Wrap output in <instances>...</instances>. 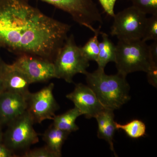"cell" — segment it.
<instances>
[{
  "label": "cell",
  "instance_id": "obj_18",
  "mask_svg": "<svg viewBox=\"0 0 157 157\" xmlns=\"http://www.w3.org/2000/svg\"><path fill=\"white\" fill-rule=\"evenodd\" d=\"M101 26L96 29L94 33V36L92 37L84 46L80 47L82 52L84 56L89 61H97L99 52V42L98 37L100 32Z\"/></svg>",
  "mask_w": 157,
  "mask_h": 157
},
{
  "label": "cell",
  "instance_id": "obj_8",
  "mask_svg": "<svg viewBox=\"0 0 157 157\" xmlns=\"http://www.w3.org/2000/svg\"><path fill=\"white\" fill-rule=\"evenodd\" d=\"M54 84L50 83L36 92L29 94L27 98V111L34 124L46 120H53L59 108L54 96Z\"/></svg>",
  "mask_w": 157,
  "mask_h": 157
},
{
  "label": "cell",
  "instance_id": "obj_17",
  "mask_svg": "<svg viewBox=\"0 0 157 157\" xmlns=\"http://www.w3.org/2000/svg\"><path fill=\"white\" fill-rule=\"evenodd\" d=\"M117 130H122L130 138L138 139L146 135L145 124L139 120H133L126 124H122L115 122Z\"/></svg>",
  "mask_w": 157,
  "mask_h": 157
},
{
  "label": "cell",
  "instance_id": "obj_5",
  "mask_svg": "<svg viewBox=\"0 0 157 157\" xmlns=\"http://www.w3.org/2000/svg\"><path fill=\"white\" fill-rule=\"evenodd\" d=\"M111 28L112 36L120 41L140 40L143 38L147 17L146 14L132 6L113 16Z\"/></svg>",
  "mask_w": 157,
  "mask_h": 157
},
{
  "label": "cell",
  "instance_id": "obj_12",
  "mask_svg": "<svg viewBox=\"0 0 157 157\" xmlns=\"http://www.w3.org/2000/svg\"><path fill=\"white\" fill-rule=\"evenodd\" d=\"M2 78L5 91L11 92L27 98L30 82L19 70L11 64L4 61L2 64Z\"/></svg>",
  "mask_w": 157,
  "mask_h": 157
},
{
  "label": "cell",
  "instance_id": "obj_10",
  "mask_svg": "<svg viewBox=\"0 0 157 157\" xmlns=\"http://www.w3.org/2000/svg\"><path fill=\"white\" fill-rule=\"evenodd\" d=\"M66 97L72 101L86 118H95L106 109L98 99L95 94L88 85L76 84L75 88Z\"/></svg>",
  "mask_w": 157,
  "mask_h": 157
},
{
  "label": "cell",
  "instance_id": "obj_26",
  "mask_svg": "<svg viewBox=\"0 0 157 157\" xmlns=\"http://www.w3.org/2000/svg\"><path fill=\"white\" fill-rule=\"evenodd\" d=\"M3 61L0 58V94L5 91L2 78V64Z\"/></svg>",
  "mask_w": 157,
  "mask_h": 157
},
{
  "label": "cell",
  "instance_id": "obj_23",
  "mask_svg": "<svg viewBox=\"0 0 157 157\" xmlns=\"http://www.w3.org/2000/svg\"><path fill=\"white\" fill-rule=\"evenodd\" d=\"M147 73L149 83L154 87H157V67H153Z\"/></svg>",
  "mask_w": 157,
  "mask_h": 157
},
{
  "label": "cell",
  "instance_id": "obj_9",
  "mask_svg": "<svg viewBox=\"0 0 157 157\" xmlns=\"http://www.w3.org/2000/svg\"><path fill=\"white\" fill-rule=\"evenodd\" d=\"M12 65L27 77L31 84L57 78L53 62L42 58L27 55L19 56Z\"/></svg>",
  "mask_w": 157,
  "mask_h": 157
},
{
  "label": "cell",
  "instance_id": "obj_11",
  "mask_svg": "<svg viewBox=\"0 0 157 157\" xmlns=\"http://www.w3.org/2000/svg\"><path fill=\"white\" fill-rule=\"evenodd\" d=\"M26 98L19 94L4 91L0 94V124L8 125L27 110Z\"/></svg>",
  "mask_w": 157,
  "mask_h": 157
},
{
  "label": "cell",
  "instance_id": "obj_22",
  "mask_svg": "<svg viewBox=\"0 0 157 157\" xmlns=\"http://www.w3.org/2000/svg\"><path fill=\"white\" fill-rule=\"evenodd\" d=\"M104 11L109 16L113 17L115 15L114 9L117 0H98Z\"/></svg>",
  "mask_w": 157,
  "mask_h": 157
},
{
  "label": "cell",
  "instance_id": "obj_3",
  "mask_svg": "<svg viewBox=\"0 0 157 157\" xmlns=\"http://www.w3.org/2000/svg\"><path fill=\"white\" fill-rule=\"evenodd\" d=\"M116 46L115 63L117 73L123 76L139 71L147 73L153 67H157L151 59L148 45L141 39L119 40Z\"/></svg>",
  "mask_w": 157,
  "mask_h": 157
},
{
  "label": "cell",
  "instance_id": "obj_20",
  "mask_svg": "<svg viewBox=\"0 0 157 157\" xmlns=\"http://www.w3.org/2000/svg\"><path fill=\"white\" fill-rule=\"evenodd\" d=\"M132 6L145 14H157V0H130Z\"/></svg>",
  "mask_w": 157,
  "mask_h": 157
},
{
  "label": "cell",
  "instance_id": "obj_2",
  "mask_svg": "<svg viewBox=\"0 0 157 157\" xmlns=\"http://www.w3.org/2000/svg\"><path fill=\"white\" fill-rule=\"evenodd\" d=\"M87 85L106 109L114 111L120 109L131 99L130 86L126 76L117 73L108 75L104 69L98 68L93 73H86Z\"/></svg>",
  "mask_w": 157,
  "mask_h": 157
},
{
  "label": "cell",
  "instance_id": "obj_15",
  "mask_svg": "<svg viewBox=\"0 0 157 157\" xmlns=\"http://www.w3.org/2000/svg\"><path fill=\"white\" fill-rule=\"evenodd\" d=\"M82 115L81 111L74 107L63 114L55 116L52 124L58 128L71 134L79 129L76 121L77 118Z\"/></svg>",
  "mask_w": 157,
  "mask_h": 157
},
{
  "label": "cell",
  "instance_id": "obj_24",
  "mask_svg": "<svg viewBox=\"0 0 157 157\" xmlns=\"http://www.w3.org/2000/svg\"><path fill=\"white\" fill-rule=\"evenodd\" d=\"M15 152L8 148L3 143L0 144V157H18Z\"/></svg>",
  "mask_w": 157,
  "mask_h": 157
},
{
  "label": "cell",
  "instance_id": "obj_25",
  "mask_svg": "<svg viewBox=\"0 0 157 157\" xmlns=\"http://www.w3.org/2000/svg\"><path fill=\"white\" fill-rule=\"evenodd\" d=\"M148 48L151 61L154 64L157 65V41H154L152 44L148 45Z\"/></svg>",
  "mask_w": 157,
  "mask_h": 157
},
{
  "label": "cell",
  "instance_id": "obj_13",
  "mask_svg": "<svg viewBox=\"0 0 157 157\" xmlns=\"http://www.w3.org/2000/svg\"><path fill=\"white\" fill-rule=\"evenodd\" d=\"M95 118L98 122V138L104 139L108 142L110 149L117 156L113 143V136L117 130L113 110L105 109Z\"/></svg>",
  "mask_w": 157,
  "mask_h": 157
},
{
  "label": "cell",
  "instance_id": "obj_21",
  "mask_svg": "<svg viewBox=\"0 0 157 157\" xmlns=\"http://www.w3.org/2000/svg\"><path fill=\"white\" fill-rule=\"evenodd\" d=\"M23 157H57L56 155L45 145L34 149L29 150L22 155Z\"/></svg>",
  "mask_w": 157,
  "mask_h": 157
},
{
  "label": "cell",
  "instance_id": "obj_7",
  "mask_svg": "<svg viewBox=\"0 0 157 157\" xmlns=\"http://www.w3.org/2000/svg\"><path fill=\"white\" fill-rule=\"evenodd\" d=\"M67 12L73 20L94 33L93 25L103 23L102 16L94 0H41Z\"/></svg>",
  "mask_w": 157,
  "mask_h": 157
},
{
  "label": "cell",
  "instance_id": "obj_1",
  "mask_svg": "<svg viewBox=\"0 0 157 157\" xmlns=\"http://www.w3.org/2000/svg\"><path fill=\"white\" fill-rule=\"evenodd\" d=\"M28 0H0V48L17 56L54 62L71 26L44 14Z\"/></svg>",
  "mask_w": 157,
  "mask_h": 157
},
{
  "label": "cell",
  "instance_id": "obj_4",
  "mask_svg": "<svg viewBox=\"0 0 157 157\" xmlns=\"http://www.w3.org/2000/svg\"><path fill=\"white\" fill-rule=\"evenodd\" d=\"M89 62L83 55L80 47L76 45L72 34L60 48L53 62L57 78L72 83L73 77L76 74L85 75L87 73Z\"/></svg>",
  "mask_w": 157,
  "mask_h": 157
},
{
  "label": "cell",
  "instance_id": "obj_19",
  "mask_svg": "<svg viewBox=\"0 0 157 157\" xmlns=\"http://www.w3.org/2000/svg\"><path fill=\"white\" fill-rule=\"evenodd\" d=\"M141 40L145 42L150 40L157 41V14L147 18Z\"/></svg>",
  "mask_w": 157,
  "mask_h": 157
},
{
  "label": "cell",
  "instance_id": "obj_16",
  "mask_svg": "<svg viewBox=\"0 0 157 157\" xmlns=\"http://www.w3.org/2000/svg\"><path fill=\"white\" fill-rule=\"evenodd\" d=\"M102 41L99 42V52L97 62L98 68L105 69L109 62H114L116 55V46L109 39L108 35L101 32Z\"/></svg>",
  "mask_w": 157,
  "mask_h": 157
},
{
  "label": "cell",
  "instance_id": "obj_6",
  "mask_svg": "<svg viewBox=\"0 0 157 157\" xmlns=\"http://www.w3.org/2000/svg\"><path fill=\"white\" fill-rule=\"evenodd\" d=\"M34 124L26 110L7 125L8 128L3 135V143L15 152L38 143L39 136L34 128Z\"/></svg>",
  "mask_w": 157,
  "mask_h": 157
},
{
  "label": "cell",
  "instance_id": "obj_28",
  "mask_svg": "<svg viewBox=\"0 0 157 157\" xmlns=\"http://www.w3.org/2000/svg\"></svg>",
  "mask_w": 157,
  "mask_h": 157
},
{
  "label": "cell",
  "instance_id": "obj_27",
  "mask_svg": "<svg viewBox=\"0 0 157 157\" xmlns=\"http://www.w3.org/2000/svg\"><path fill=\"white\" fill-rule=\"evenodd\" d=\"M3 135L4 134L2 131V125L0 124V144L3 143Z\"/></svg>",
  "mask_w": 157,
  "mask_h": 157
},
{
  "label": "cell",
  "instance_id": "obj_14",
  "mask_svg": "<svg viewBox=\"0 0 157 157\" xmlns=\"http://www.w3.org/2000/svg\"><path fill=\"white\" fill-rule=\"evenodd\" d=\"M70 134L52 124L42 135V140L57 157H61L62 147Z\"/></svg>",
  "mask_w": 157,
  "mask_h": 157
}]
</instances>
